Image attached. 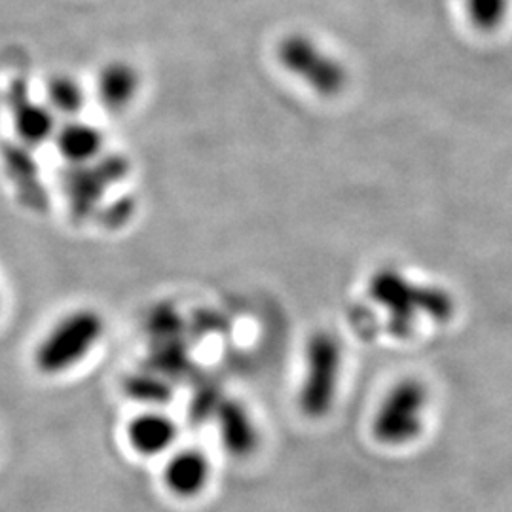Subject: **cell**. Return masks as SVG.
I'll list each match as a JSON object with an SVG mask.
<instances>
[{
  "mask_svg": "<svg viewBox=\"0 0 512 512\" xmlns=\"http://www.w3.org/2000/svg\"><path fill=\"white\" fill-rule=\"evenodd\" d=\"M370 298L384 308L389 329L397 338H406L427 319L446 325L456 315V300L446 289L412 281L397 268H380L368 283Z\"/></svg>",
  "mask_w": 512,
  "mask_h": 512,
  "instance_id": "6da1fadb",
  "label": "cell"
},
{
  "mask_svg": "<svg viewBox=\"0 0 512 512\" xmlns=\"http://www.w3.org/2000/svg\"><path fill=\"white\" fill-rule=\"evenodd\" d=\"M105 336V319L99 311L80 308L61 317L40 340L35 365L42 374H61L80 365Z\"/></svg>",
  "mask_w": 512,
  "mask_h": 512,
  "instance_id": "7a4b0ae2",
  "label": "cell"
},
{
  "mask_svg": "<svg viewBox=\"0 0 512 512\" xmlns=\"http://www.w3.org/2000/svg\"><path fill=\"white\" fill-rule=\"evenodd\" d=\"M342 365L344 353L340 340L329 330L311 334L298 389V408L306 418L323 420L329 416L338 397Z\"/></svg>",
  "mask_w": 512,
  "mask_h": 512,
  "instance_id": "3957f363",
  "label": "cell"
},
{
  "mask_svg": "<svg viewBox=\"0 0 512 512\" xmlns=\"http://www.w3.org/2000/svg\"><path fill=\"white\" fill-rule=\"evenodd\" d=\"M431 404L429 387L418 378H403L385 393L372 418V435L380 444L401 448L420 439Z\"/></svg>",
  "mask_w": 512,
  "mask_h": 512,
  "instance_id": "277c9868",
  "label": "cell"
},
{
  "mask_svg": "<svg viewBox=\"0 0 512 512\" xmlns=\"http://www.w3.org/2000/svg\"><path fill=\"white\" fill-rule=\"evenodd\" d=\"M279 65L311 92L332 99L348 88L349 71L342 59L306 33H291L277 44Z\"/></svg>",
  "mask_w": 512,
  "mask_h": 512,
  "instance_id": "5b68a950",
  "label": "cell"
},
{
  "mask_svg": "<svg viewBox=\"0 0 512 512\" xmlns=\"http://www.w3.org/2000/svg\"><path fill=\"white\" fill-rule=\"evenodd\" d=\"M211 471V461L203 450H177L165 463V488L179 499H194L207 488Z\"/></svg>",
  "mask_w": 512,
  "mask_h": 512,
  "instance_id": "8992f818",
  "label": "cell"
},
{
  "mask_svg": "<svg viewBox=\"0 0 512 512\" xmlns=\"http://www.w3.org/2000/svg\"><path fill=\"white\" fill-rule=\"evenodd\" d=\"M217 427L220 442L228 456L236 459L251 458L260 444L255 418L247 406L228 399L217 404Z\"/></svg>",
  "mask_w": 512,
  "mask_h": 512,
  "instance_id": "52a82bcc",
  "label": "cell"
},
{
  "mask_svg": "<svg viewBox=\"0 0 512 512\" xmlns=\"http://www.w3.org/2000/svg\"><path fill=\"white\" fill-rule=\"evenodd\" d=\"M10 110L12 122L19 139L29 145L37 147L52 139L55 135L54 112L48 105H42L27 92L23 82H16L10 92Z\"/></svg>",
  "mask_w": 512,
  "mask_h": 512,
  "instance_id": "ba28073f",
  "label": "cell"
},
{
  "mask_svg": "<svg viewBox=\"0 0 512 512\" xmlns=\"http://www.w3.org/2000/svg\"><path fill=\"white\" fill-rule=\"evenodd\" d=\"M179 437V427L173 418L162 412H143L131 418L126 429L128 444L145 458L162 456L173 448Z\"/></svg>",
  "mask_w": 512,
  "mask_h": 512,
  "instance_id": "9c48e42d",
  "label": "cell"
},
{
  "mask_svg": "<svg viewBox=\"0 0 512 512\" xmlns=\"http://www.w3.org/2000/svg\"><path fill=\"white\" fill-rule=\"evenodd\" d=\"M141 93V73L122 59L109 61L97 76V97L112 112L128 109Z\"/></svg>",
  "mask_w": 512,
  "mask_h": 512,
  "instance_id": "30bf717a",
  "label": "cell"
},
{
  "mask_svg": "<svg viewBox=\"0 0 512 512\" xmlns=\"http://www.w3.org/2000/svg\"><path fill=\"white\" fill-rule=\"evenodd\" d=\"M55 145L59 154L71 164H90L103 150L105 139L97 128L84 122H69L55 129Z\"/></svg>",
  "mask_w": 512,
  "mask_h": 512,
  "instance_id": "8fae6325",
  "label": "cell"
},
{
  "mask_svg": "<svg viewBox=\"0 0 512 512\" xmlns=\"http://www.w3.org/2000/svg\"><path fill=\"white\" fill-rule=\"evenodd\" d=\"M512 0H463L465 18L478 33H497L509 19Z\"/></svg>",
  "mask_w": 512,
  "mask_h": 512,
  "instance_id": "7c38bea8",
  "label": "cell"
},
{
  "mask_svg": "<svg viewBox=\"0 0 512 512\" xmlns=\"http://www.w3.org/2000/svg\"><path fill=\"white\" fill-rule=\"evenodd\" d=\"M48 107L57 110L65 116H76L80 110L84 109L86 95L82 86L74 80L73 76L59 74L54 76L48 84Z\"/></svg>",
  "mask_w": 512,
  "mask_h": 512,
  "instance_id": "4fadbf2b",
  "label": "cell"
}]
</instances>
